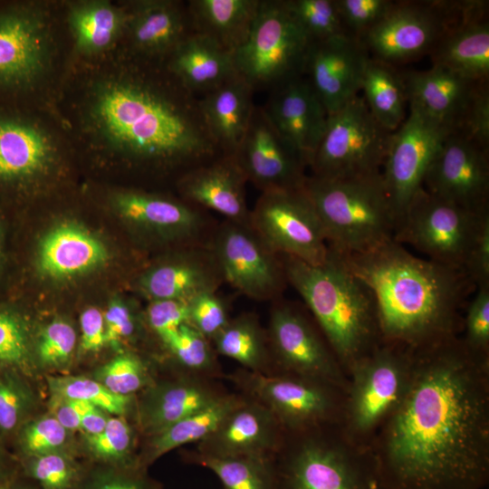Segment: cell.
<instances>
[{"instance_id":"35","label":"cell","mask_w":489,"mask_h":489,"mask_svg":"<svg viewBox=\"0 0 489 489\" xmlns=\"http://www.w3.org/2000/svg\"><path fill=\"white\" fill-rule=\"evenodd\" d=\"M360 91L378 123L388 132L397 130L405 120L408 101L401 72L393 65L369 56Z\"/></svg>"},{"instance_id":"63","label":"cell","mask_w":489,"mask_h":489,"mask_svg":"<svg viewBox=\"0 0 489 489\" xmlns=\"http://www.w3.org/2000/svg\"><path fill=\"white\" fill-rule=\"evenodd\" d=\"M8 488H9V485L7 484V483L0 484V489H8Z\"/></svg>"},{"instance_id":"46","label":"cell","mask_w":489,"mask_h":489,"mask_svg":"<svg viewBox=\"0 0 489 489\" xmlns=\"http://www.w3.org/2000/svg\"><path fill=\"white\" fill-rule=\"evenodd\" d=\"M165 346L187 369L203 370L214 362L209 340L188 323L183 324Z\"/></svg>"},{"instance_id":"62","label":"cell","mask_w":489,"mask_h":489,"mask_svg":"<svg viewBox=\"0 0 489 489\" xmlns=\"http://www.w3.org/2000/svg\"><path fill=\"white\" fill-rule=\"evenodd\" d=\"M8 489H33V488L27 485H24V484H14L13 486H9Z\"/></svg>"},{"instance_id":"20","label":"cell","mask_w":489,"mask_h":489,"mask_svg":"<svg viewBox=\"0 0 489 489\" xmlns=\"http://www.w3.org/2000/svg\"><path fill=\"white\" fill-rule=\"evenodd\" d=\"M235 158L247 182L262 192L303 187L306 162L255 105Z\"/></svg>"},{"instance_id":"10","label":"cell","mask_w":489,"mask_h":489,"mask_svg":"<svg viewBox=\"0 0 489 489\" xmlns=\"http://www.w3.org/2000/svg\"><path fill=\"white\" fill-rule=\"evenodd\" d=\"M391 132L382 128L359 94L328 118L309 168L312 176L347 178L381 173Z\"/></svg>"},{"instance_id":"26","label":"cell","mask_w":489,"mask_h":489,"mask_svg":"<svg viewBox=\"0 0 489 489\" xmlns=\"http://www.w3.org/2000/svg\"><path fill=\"white\" fill-rule=\"evenodd\" d=\"M125 34L131 53L165 61L176 47L193 34L187 4L174 0H139L126 7Z\"/></svg>"},{"instance_id":"28","label":"cell","mask_w":489,"mask_h":489,"mask_svg":"<svg viewBox=\"0 0 489 489\" xmlns=\"http://www.w3.org/2000/svg\"><path fill=\"white\" fill-rule=\"evenodd\" d=\"M253 88L239 75L199 99L204 120L225 156H235L255 107Z\"/></svg>"},{"instance_id":"51","label":"cell","mask_w":489,"mask_h":489,"mask_svg":"<svg viewBox=\"0 0 489 489\" xmlns=\"http://www.w3.org/2000/svg\"><path fill=\"white\" fill-rule=\"evenodd\" d=\"M76 343L74 329L68 322L56 320L42 331L37 346L41 361L47 366H60L71 358Z\"/></svg>"},{"instance_id":"12","label":"cell","mask_w":489,"mask_h":489,"mask_svg":"<svg viewBox=\"0 0 489 489\" xmlns=\"http://www.w3.org/2000/svg\"><path fill=\"white\" fill-rule=\"evenodd\" d=\"M225 283L256 301H276L287 286L280 254L249 224L223 220L211 236Z\"/></svg>"},{"instance_id":"61","label":"cell","mask_w":489,"mask_h":489,"mask_svg":"<svg viewBox=\"0 0 489 489\" xmlns=\"http://www.w3.org/2000/svg\"><path fill=\"white\" fill-rule=\"evenodd\" d=\"M6 477H7V472L5 470L2 457L0 455V484L6 483Z\"/></svg>"},{"instance_id":"37","label":"cell","mask_w":489,"mask_h":489,"mask_svg":"<svg viewBox=\"0 0 489 489\" xmlns=\"http://www.w3.org/2000/svg\"><path fill=\"white\" fill-rule=\"evenodd\" d=\"M212 342L220 355L254 371L264 368L273 360L267 332L254 313H243L230 319Z\"/></svg>"},{"instance_id":"59","label":"cell","mask_w":489,"mask_h":489,"mask_svg":"<svg viewBox=\"0 0 489 489\" xmlns=\"http://www.w3.org/2000/svg\"><path fill=\"white\" fill-rule=\"evenodd\" d=\"M88 489H152V486L141 476L105 475L92 482Z\"/></svg>"},{"instance_id":"48","label":"cell","mask_w":489,"mask_h":489,"mask_svg":"<svg viewBox=\"0 0 489 489\" xmlns=\"http://www.w3.org/2000/svg\"><path fill=\"white\" fill-rule=\"evenodd\" d=\"M68 430L53 416H44L27 424L22 430L20 442L24 452L34 457L62 451Z\"/></svg>"},{"instance_id":"34","label":"cell","mask_w":489,"mask_h":489,"mask_svg":"<svg viewBox=\"0 0 489 489\" xmlns=\"http://www.w3.org/2000/svg\"><path fill=\"white\" fill-rule=\"evenodd\" d=\"M68 23L74 47L82 54L108 50L126 33L127 11L101 0L70 4Z\"/></svg>"},{"instance_id":"18","label":"cell","mask_w":489,"mask_h":489,"mask_svg":"<svg viewBox=\"0 0 489 489\" xmlns=\"http://www.w3.org/2000/svg\"><path fill=\"white\" fill-rule=\"evenodd\" d=\"M423 187L468 210H489V151L460 131L449 132L427 169Z\"/></svg>"},{"instance_id":"58","label":"cell","mask_w":489,"mask_h":489,"mask_svg":"<svg viewBox=\"0 0 489 489\" xmlns=\"http://www.w3.org/2000/svg\"><path fill=\"white\" fill-rule=\"evenodd\" d=\"M90 406L80 400L53 396L52 416L68 431L80 429L82 418Z\"/></svg>"},{"instance_id":"31","label":"cell","mask_w":489,"mask_h":489,"mask_svg":"<svg viewBox=\"0 0 489 489\" xmlns=\"http://www.w3.org/2000/svg\"><path fill=\"white\" fill-rule=\"evenodd\" d=\"M54 152L53 139L38 125L0 118V180H22L42 174Z\"/></svg>"},{"instance_id":"7","label":"cell","mask_w":489,"mask_h":489,"mask_svg":"<svg viewBox=\"0 0 489 489\" xmlns=\"http://www.w3.org/2000/svg\"><path fill=\"white\" fill-rule=\"evenodd\" d=\"M411 368L412 350L387 342L351 366L340 422L351 440L369 446L403 398Z\"/></svg>"},{"instance_id":"33","label":"cell","mask_w":489,"mask_h":489,"mask_svg":"<svg viewBox=\"0 0 489 489\" xmlns=\"http://www.w3.org/2000/svg\"><path fill=\"white\" fill-rule=\"evenodd\" d=\"M108 258L104 245L87 231L64 225L51 231L39 251V266L53 278H65L91 271Z\"/></svg>"},{"instance_id":"14","label":"cell","mask_w":489,"mask_h":489,"mask_svg":"<svg viewBox=\"0 0 489 489\" xmlns=\"http://www.w3.org/2000/svg\"><path fill=\"white\" fill-rule=\"evenodd\" d=\"M267 337L272 358L283 373L347 391V374L325 338L297 306L282 298L273 302Z\"/></svg>"},{"instance_id":"2","label":"cell","mask_w":489,"mask_h":489,"mask_svg":"<svg viewBox=\"0 0 489 489\" xmlns=\"http://www.w3.org/2000/svg\"><path fill=\"white\" fill-rule=\"evenodd\" d=\"M129 62L91 95L87 122L94 137L134 164L176 174L177 179L222 156L198 97L165 61L132 53Z\"/></svg>"},{"instance_id":"36","label":"cell","mask_w":489,"mask_h":489,"mask_svg":"<svg viewBox=\"0 0 489 489\" xmlns=\"http://www.w3.org/2000/svg\"><path fill=\"white\" fill-rule=\"evenodd\" d=\"M217 398L211 389L194 380L167 384L156 388L145 403L143 426L148 432L156 435Z\"/></svg>"},{"instance_id":"27","label":"cell","mask_w":489,"mask_h":489,"mask_svg":"<svg viewBox=\"0 0 489 489\" xmlns=\"http://www.w3.org/2000/svg\"><path fill=\"white\" fill-rule=\"evenodd\" d=\"M282 427L264 406L240 402L208 436L201 441V455L267 456L278 443Z\"/></svg>"},{"instance_id":"42","label":"cell","mask_w":489,"mask_h":489,"mask_svg":"<svg viewBox=\"0 0 489 489\" xmlns=\"http://www.w3.org/2000/svg\"><path fill=\"white\" fill-rule=\"evenodd\" d=\"M25 471L42 489H75L81 477L76 463L62 451L30 457Z\"/></svg>"},{"instance_id":"54","label":"cell","mask_w":489,"mask_h":489,"mask_svg":"<svg viewBox=\"0 0 489 489\" xmlns=\"http://www.w3.org/2000/svg\"><path fill=\"white\" fill-rule=\"evenodd\" d=\"M464 271L475 287L489 285V212L481 217Z\"/></svg>"},{"instance_id":"4","label":"cell","mask_w":489,"mask_h":489,"mask_svg":"<svg viewBox=\"0 0 489 489\" xmlns=\"http://www.w3.org/2000/svg\"><path fill=\"white\" fill-rule=\"evenodd\" d=\"M280 255L288 284L312 313L348 376L356 361L382 342L370 290L331 249L327 260L321 264Z\"/></svg>"},{"instance_id":"23","label":"cell","mask_w":489,"mask_h":489,"mask_svg":"<svg viewBox=\"0 0 489 489\" xmlns=\"http://www.w3.org/2000/svg\"><path fill=\"white\" fill-rule=\"evenodd\" d=\"M279 133L300 153L309 168L324 134L329 114L305 75L269 91L262 106Z\"/></svg>"},{"instance_id":"9","label":"cell","mask_w":489,"mask_h":489,"mask_svg":"<svg viewBox=\"0 0 489 489\" xmlns=\"http://www.w3.org/2000/svg\"><path fill=\"white\" fill-rule=\"evenodd\" d=\"M487 3V2H486ZM484 1H398L360 39L369 56L394 66L430 54Z\"/></svg>"},{"instance_id":"15","label":"cell","mask_w":489,"mask_h":489,"mask_svg":"<svg viewBox=\"0 0 489 489\" xmlns=\"http://www.w3.org/2000/svg\"><path fill=\"white\" fill-rule=\"evenodd\" d=\"M392 132L381 168L382 181L396 217V226L417 192L433 158L451 132L415 108Z\"/></svg>"},{"instance_id":"39","label":"cell","mask_w":489,"mask_h":489,"mask_svg":"<svg viewBox=\"0 0 489 489\" xmlns=\"http://www.w3.org/2000/svg\"><path fill=\"white\" fill-rule=\"evenodd\" d=\"M196 462L211 470L225 489H276L275 465L267 456L198 455Z\"/></svg>"},{"instance_id":"45","label":"cell","mask_w":489,"mask_h":489,"mask_svg":"<svg viewBox=\"0 0 489 489\" xmlns=\"http://www.w3.org/2000/svg\"><path fill=\"white\" fill-rule=\"evenodd\" d=\"M133 441L130 427L119 416L110 417L104 430L87 436L89 451L97 458L110 462H123L129 456Z\"/></svg>"},{"instance_id":"3","label":"cell","mask_w":489,"mask_h":489,"mask_svg":"<svg viewBox=\"0 0 489 489\" xmlns=\"http://www.w3.org/2000/svg\"><path fill=\"white\" fill-rule=\"evenodd\" d=\"M333 252L370 290L382 342L417 350L459 336L461 310L475 287L465 271L415 256L394 240Z\"/></svg>"},{"instance_id":"57","label":"cell","mask_w":489,"mask_h":489,"mask_svg":"<svg viewBox=\"0 0 489 489\" xmlns=\"http://www.w3.org/2000/svg\"><path fill=\"white\" fill-rule=\"evenodd\" d=\"M80 326L81 348L84 351H98L106 345L104 317L99 309L84 310L80 317Z\"/></svg>"},{"instance_id":"52","label":"cell","mask_w":489,"mask_h":489,"mask_svg":"<svg viewBox=\"0 0 489 489\" xmlns=\"http://www.w3.org/2000/svg\"><path fill=\"white\" fill-rule=\"evenodd\" d=\"M146 318L150 329L166 344L183 324L188 323L187 303L180 300L151 301Z\"/></svg>"},{"instance_id":"29","label":"cell","mask_w":489,"mask_h":489,"mask_svg":"<svg viewBox=\"0 0 489 489\" xmlns=\"http://www.w3.org/2000/svg\"><path fill=\"white\" fill-rule=\"evenodd\" d=\"M165 63L168 71L197 96L206 94L237 74L233 53L197 34L184 39Z\"/></svg>"},{"instance_id":"53","label":"cell","mask_w":489,"mask_h":489,"mask_svg":"<svg viewBox=\"0 0 489 489\" xmlns=\"http://www.w3.org/2000/svg\"><path fill=\"white\" fill-rule=\"evenodd\" d=\"M28 355L24 326L13 315L0 312V364L24 367Z\"/></svg>"},{"instance_id":"24","label":"cell","mask_w":489,"mask_h":489,"mask_svg":"<svg viewBox=\"0 0 489 489\" xmlns=\"http://www.w3.org/2000/svg\"><path fill=\"white\" fill-rule=\"evenodd\" d=\"M409 107L449 131L459 130L481 85L444 67L401 72Z\"/></svg>"},{"instance_id":"56","label":"cell","mask_w":489,"mask_h":489,"mask_svg":"<svg viewBox=\"0 0 489 489\" xmlns=\"http://www.w3.org/2000/svg\"><path fill=\"white\" fill-rule=\"evenodd\" d=\"M103 317L106 344L118 346L136 332L135 317L129 307L121 301L111 302Z\"/></svg>"},{"instance_id":"30","label":"cell","mask_w":489,"mask_h":489,"mask_svg":"<svg viewBox=\"0 0 489 489\" xmlns=\"http://www.w3.org/2000/svg\"><path fill=\"white\" fill-rule=\"evenodd\" d=\"M486 5L452 28L430 53L432 65L465 78L487 82L489 77V24Z\"/></svg>"},{"instance_id":"11","label":"cell","mask_w":489,"mask_h":489,"mask_svg":"<svg viewBox=\"0 0 489 489\" xmlns=\"http://www.w3.org/2000/svg\"><path fill=\"white\" fill-rule=\"evenodd\" d=\"M487 212L468 210L421 187L398 222L393 240L415 247L429 260L464 271L479 222Z\"/></svg>"},{"instance_id":"38","label":"cell","mask_w":489,"mask_h":489,"mask_svg":"<svg viewBox=\"0 0 489 489\" xmlns=\"http://www.w3.org/2000/svg\"><path fill=\"white\" fill-rule=\"evenodd\" d=\"M240 402L234 397H218L206 408L153 435L148 460L153 461L183 445L202 441Z\"/></svg>"},{"instance_id":"17","label":"cell","mask_w":489,"mask_h":489,"mask_svg":"<svg viewBox=\"0 0 489 489\" xmlns=\"http://www.w3.org/2000/svg\"><path fill=\"white\" fill-rule=\"evenodd\" d=\"M251 387L288 432L340 422L346 392L335 386L282 373L277 377L256 375Z\"/></svg>"},{"instance_id":"1","label":"cell","mask_w":489,"mask_h":489,"mask_svg":"<svg viewBox=\"0 0 489 489\" xmlns=\"http://www.w3.org/2000/svg\"><path fill=\"white\" fill-rule=\"evenodd\" d=\"M369 448L384 489H484L489 358L460 336L412 350L406 393Z\"/></svg>"},{"instance_id":"47","label":"cell","mask_w":489,"mask_h":489,"mask_svg":"<svg viewBox=\"0 0 489 489\" xmlns=\"http://www.w3.org/2000/svg\"><path fill=\"white\" fill-rule=\"evenodd\" d=\"M187 303L188 324L208 340H212L230 320L226 303L217 292L200 293Z\"/></svg>"},{"instance_id":"44","label":"cell","mask_w":489,"mask_h":489,"mask_svg":"<svg viewBox=\"0 0 489 489\" xmlns=\"http://www.w3.org/2000/svg\"><path fill=\"white\" fill-rule=\"evenodd\" d=\"M463 318L465 345L473 352L489 357V285L476 287Z\"/></svg>"},{"instance_id":"49","label":"cell","mask_w":489,"mask_h":489,"mask_svg":"<svg viewBox=\"0 0 489 489\" xmlns=\"http://www.w3.org/2000/svg\"><path fill=\"white\" fill-rule=\"evenodd\" d=\"M348 34L360 38L393 7L390 0H335Z\"/></svg>"},{"instance_id":"41","label":"cell","mask_w":489,"mask_h":489,"mask_svg":"<svg viewBox=\"0 0 489 489\" xmlns=\"http://www.w3.org/2000/svg\"><path fill=\"white\" fill-rule=\"evenodd\" d=\"M285 3L312 42L348 34L335 0H285Z\"/></svg>"},{"instance_id":"40","label":"cell","mask_w":489,"mask_h":489,"mask_svg":"<svg viewBox=\"0 0 489 489\" xmlns=\"http://www.w3.org/2000/svg\"><path fill=\"white\" fill-rule=\"evenodd\" d=\"M49 387L53 396L80 400L113 416L121 417L131 404V396L114 394L98 380L83 377L51 378Z\"/></svg>"},{"instance_id":"13","label":"cell","mask_w":489,"mask_h":489,"mask_svg":"<svg viewBox=\"0 0 489 489\" xmlns=\"http://www.w3.org/2000/svg\"><path fill=\"white\" fill-rule=\"evenodd\" d=\"M250 225L278 254L310 264L328 258L324 231L303 187L262 192L251 209Z\"/></svg>"},{"instance_id":"50","label":"cell","mask_w":489,"mask_h":489,"mask_svg":"<svg viewBox=\"0 0 489 489\" xmlns=\"http://www.w3.org/2000/svg\"><path fill=\"white\" fill-rule=\"evenodd\" d=\"M32 401L30 390L14 374L0 377V431L14 430L22 421Z\"/></svg>"},{"instance_id":"55","label":"cell","mask_w":489,"mask_h":489,"mask_svg":"<svg viewBox=\"0 0 489 489\" xmlns=\"http://www.w3.org/2000/svg\"><path fill=\"white\" fill-rule=\"evenodd\" d=\"M465 137L489 151V89L488 82L479 88L459 130Z\"/></svg>"},{"instance_id":"21","label":"cell","mask_w":489,"mask_h":489,"mask_svg":"<svg viewBox=\"0 0 489 489\" xmlns=\"http://www.w3.org/2000/svg\"><path fill=\"white\" fill-rule=\"evenodd\" d=\"M369 58L360 39L349 34L312 43L305 76L329 116L359 94Z\"/></svg>"},{"instance_id":"22","label":"cell","mask_w":489,"mask_h":489,"mask_svg":"<svg viewBox=\"0 0 489 489\" xmlns=\"http://www.w3.org/2000/svg\"><path fill=\"white\" fill-rule=\"evenodd\" d=\"M148 268L139 277V290L150 301L180 300L217 292L225 283L219 264L209 244L179 247Z\"/></svg>"},{"instance_id":"43","label":"cell","mask_w":489,"mask_h":489,"mask_svg":"<svg viewBox=\"0 0 489 489\" xmlns=\"http://www.w3.org/2000/svg\"><path fill=\"white\" fill-rule=\"evenodd\" d=\"M96 380L114 394L131 396L146 385L148 374L140 359L125 353L102 366L96 374Z\"/></svg>"},{"instance_id":"5","label":"cell","mask_w":489,"mask_h":489,"mask_svg":"<svg viewBox=\"0 0 489 489\" xmlns=\"http://www.w3.org/2000/svg\"><path fill=\"white\" fill-rule=\"evenodd\" d=\"M303 190L316 211L330 249L356 254L393 240L397 221L381 173L347 178L310 175Z\"/></svg>"},{"instance_id":"16","label":"cell","mask_w":489,"mask_h":489,"mask_svg":"<svg viewBox=\"0 0 489 489\" xmlns=\"http://www.w3.org/2000/svg\"><path fill=\"white\" fill-rule=\"evenodd\" d=\"M120 216L149 238L176 248L209 244L217 225L208 213L185 200L141 190L114 198Z\"/></svg>"},{"instance_id":"25","label":"cell","mask_w":489,"mask_h":489,"mask_svg":"<svg viewBox=\"0 0 489 489\" xmlns=\"http://www.w3.org/2000/svg\"><path fill=\"white\" fill-rule=\"evenodd\" d=\"M247 180L234 156L222 155L183 174L177 181L180 198L224 220L250 223Z\"/></svg>"},{"instance_id":"19","label":"cell","mask_w":489,"mask_h":489,"mask_svg":"<svg viewBox=\"0 0 489 489\" xmlns=\"http://www.w3.org/2000/svg\"><path fill=\"white\" fill-rule=\"evenodd\" d=\"M47 13L34 5L0 11V87L25 88L37 82L51 61Z\"/></svg>"},{"instance_id":"60","label":"cell","mask_w":489,"mask_h":489,"mask_svg":"<svg viewBox=\"0 0 489 489\" xmlns=\"http://www.w3.org/2000/svg\"><path fill=\"white\" fill-rule=\"evenodd\" d=\"M109 418L107 412L91 405L82 418L80 429L87 436H97L104 430Z\"/></svg>"},{"instance_id":"32","label":"cell","mask_w":489,"mask_h":489,"mask_svg":"<svg viewBox=\"0 0 489 489\" xmlns=\"http://www.w3.org/2000/svg\"><path fill=\"white\" fill-rule=\"evenodd\" d=\"M259 5L260 0H190L187 9L193 34L234 53L247 40Z\"/></svg>"},{"instance_id":"8","label":"cell","mask_w":489,"mask_h":489,"mask_svg":"<svg viewBox=\"0 0 489 489\" xmlns=\"http://www.w3.org/2000/svg\"><path fill=\"white\" fill-rule=\"evenodd\" d=\"M312 43L285 0H260L247 40L233 53L235 72L254 91H271L305 75Z\"/></svg>"},{"instance_id":"6","label":"cell","mask_w":489,"mask_h":489,"mask_svg":"<svg viewBox=\"0 0 489 489\" xmlns=\"http://www.w3.org/2000/svg\"><path fill=\"white\" fill-rule=\"evenodd\" d=\"M289 433L292 442L275 465L276 489H384L369 446L339 423Z\"/></svg>"}]
</instances>
